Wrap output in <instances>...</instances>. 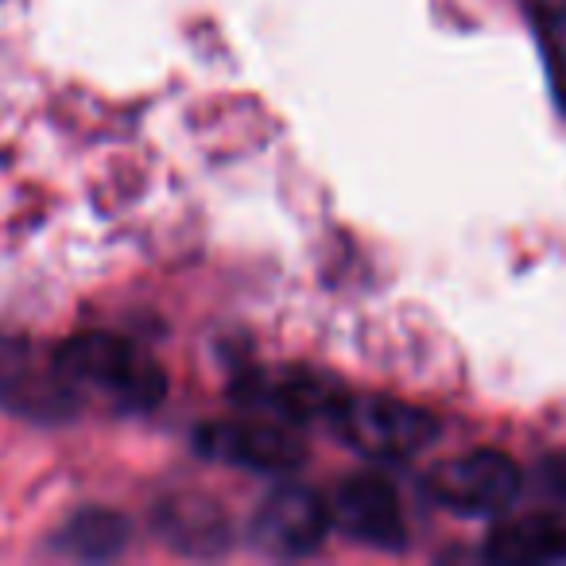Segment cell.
<instances>
[{
	"label": "cell",
	"mask_w": 566,
	"mask_h": 566,
	"mask_svg": "<svg viewBox=\"0 0 566 566\" xmlns=\"http://www.w3.org/2000/svg\"><path fill=\"white\" fill-rule=\"evenodd\" d=\"M195 450L210 462L237 465L252 473H292L307 462V447L287 423L252 416V419H218L198 427Z\"/></svg>",
	"instance_id": "obj_5"
},
{
	"label": "cell",
	"mask_w": 566,
	"mask_h": 566,
	"mask_svg": "<svg viewBox=\"0 0 566 566\" xmlns=\"http://www.w3.org/2000/svg\"><path fill=\"white\" fill-rule=\"evenodd\" d=\"M331 427H338L342 439L373 462H408L439 434V419L431 411L377 392H346Z\"/></svg>",
	"instance_id": "obj_2"
},
{
	"label": "cell",
	"mask_w": 566,
	"mask_h": 566,
	"mask_svg": "<svg viewBox=\"0 0 566 566\" xmlns=\"http://www.w3.org/2000/svg\"><path fill=\"white\" fill-rule=\"evenodd\" d=\"M233 400L244 411H256V416L275 419V423L307 427L334 423L342 400H346V388L315 369L272 365V369H252L244 377H237Z\"/></svg>",
	"instance_id": "obj_3"
},
{
	"label": "cell",
	"mask_w": 566,
	"mask_h": 566,
	"mask_svg": "<svg viewBox=\"0 0 566 566\" xmlns=\"http://www.w3.org/2000/svg\"><path fill=\"white\" fill-rule=\"evenodd\" d=\"M532 20L558 109L566 113V0H532Z\"/></svg>",
	"instance_id": "obj_9"
},
{
	"label": "cell",
	"mask_w": 566,
	"mask_h": 566,
	"mask_svg": "<svg viewBox=\"0 0 566 566\" xmlns=\"http://www.w3.org/2000/svg\"><path fill=\"white\" fill-rule=\"evenodd\" d=\"M331 501L311 485L287 481L272 489L252 516V539L283 558H303L318 551L331 535Z\"/></svg>",
	"instance_id": "obj_6"
},
{
	"label": "cell",
	"mask_w": 566,
	"mask_h": 566,
	"mask_svg": "<svg viewBox=\"0 0 566 566\" xmlns=\"http://www.w3.org/2000/svg\"><path fill=\"white\" fill-rule=\"evenodd\" d=\"M55 380L71 396L113 411H148L167 396L164 369L117 334H78L55 349Z\"/></svg>",
	"instance_id": "obj_1"
},
{
	"label": "cell",
	"mask_w": 566,
	"mask_h": 566,
	"mask_svg": "<svg viewBox=\"0 0 566 566\" xmlns=\"http://www.w3.org/2000/svg\"><path fill=\"white\" fill-rule=\"evenodd\" d=\"M539 485L547 489L555 501H566V454H555L539 465Z\"/></svg>",
	"instance_id": "obj_11"
},
{
	"label": "cell",
	"mask_w": 566,
	"mask_h": 566,
	"mask_svg": "<svg viewBox=\"0 0 566 566\" xmlns=\"http://www.w3.org/2000/svg\"><path fill=\"white\" fill-rule=\"evenodd\" d=\"M520 465L501 450H470L427 473V493L458 516H496L520 496Z\"/></svg>",
	"instance_id": "obj_4"
},
{
	"label": "cell",
	"mask_w": 566,
	"mask_h": 566,
	"mask_svg": "<svg viewBox=\"0 0 566 566\" xmlns=\"http://www.w3.org/2000/svg\"><path fill=\"white\" fill-rule=\"evenodd\" d=\"M125 524H120V516H113V512H86V516H78L71 527H66L63 543L71 551H78V555L86 558H105V555H117L120 547H125Z\"/></svg>",
	"instance_id": "obj_10"
},
{
	"label": "cell",
	"mask_w": 566,
	"mask_h": 566,
	"mask_svg": "<svg viewBox=\"0 0 566 566\" xmlns=\"http://www.w3.org/2000/svg\"><path fill=\"white\" fill-rule=\"evenodd\" d=\"M485 555L509 566L532 563H566V516L535 512L501 524L485 543Z\"/></svg>",
	"instance_id": "obj_8"
},
{
	"label": "cell",
	"mask_w": 566,
	"mask_h": 566,
	"mask_svg": "<svg viewBox=\"0 0 566 566\" xmlns=\"http://www.w3.org/2000/svg\"><path fill=\"white\" fill-rule=\"evenodd\" d=\"M331 524L354 543L377 551H403L408 524H403L400 493L380 473H357L331 493Z\"/></svg>",
	"instance_id": "obj_7"
}]
</instances>
